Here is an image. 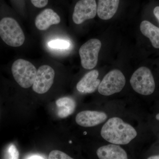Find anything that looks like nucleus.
Here are the masks:
<instances>
[{"instance_id": "nucleus-20", "label": "nucleus", "mask_w": 159, "mask_h": 159, "mask_svg": "<svg viewBox=\"0 0 159 159\" xmlns=\"http://www.w3.org/2000/svg\"><path fill=\"white\" fill-rule=\"evenodd\" d=\"M153 14L159 23V6H157L153 10Z\"/></svg>"}, {"instance_id": "nucleus-8", "label": "nucleus", "mask_w": 159, "mask_h": 159, "mask_svg": "<svg viewBox=\"0 0 159 159\" xmlns=\"http://www.w3.org/2000/svg\"><path fill=\"white\" fill-rule=\"evenodd\" d=\"M97 13L96 0H80L74 7L73 21L77 25H80L86 20L94 18Z\"/></svg>"}, {"instance_id": "nucleus-14", "label": "nucleus", "mask_w": 159, "mask_h": 159, "mask_svg": "<svg viewBox=\"0 0 159 159\" xmlns=\"http://www.w3.org/2000/svg\"><path fill=\"white\" fill-rule=\"evenodd\" d=\"M142 34L150 39L152 46L159 49V28L147 20H144L140 25Z\"/></svg>"}, {"instance_id": "nucleus-13", "label": "nucleus", "mask_w": 159, "mask_h": 159, "mask_svg": "<svg viewBox=\"0 0 159 159\" xmlns=\"http://www.w3.org/2000/svg\"><path fill=\"white\" fill-rule=\"evenodd\" d=\"M120 0H99L97 13L101 19L108 20L113 17L118 10Z\"/></svg>"}, {"instance_id": "nucleus-23", "label": "nucleus", "mask_w": 159, "mask_h": 159, "mask_svg": "<svg viewBox=\"0 0 159 159\" xmlns=\"http://www.w3.org/2000/svg\"><path fill=\"white\" fill-rule=\"evenodd\" d=\"M156 119L159 121V113L157 114L156 116Z\"/></svg>"}, {"instance_id": "nucleus-2", "label": "nucleus", "mask_w": 159, "mask_h": 159, "mask_svg": "<svg viewBox=\"0 0 159 159\" xmlns=\"http://www.w3.org/2000/svg\"><path fill=\"white\" fill-rule=\"evenodd\" d=\"M0 37L6 44L19 47L25 42L22 29L14 19L5 17L0 21Z\"/></svg>"}, {"instance_id": "nucleus-1", "label": "nucleus", "mask_w": 159, "mask_h": 159, "mask_svg": "<svg viewBox=\"0 0 159 159\" xmlns=\"http://www.w3.org/2000/svg\"><path fill=\"white\" fill-rule=\"evenodd\" d=\"M101 136L116 145L128 144L137 136L136 130L122 119L114 117L109 119L101 130Z\"/></svg>"}, {"instance_id": "nucleus-22", "label": "nucleus", "mask_w": 159, "mask_h": 159, "mask_svg": "<svg viewBox=\"0 0 159 159\" xmlns=\"http://www.w3.org/2000/svg\"><path fill=\"white\" fill-rule=\"evenodd\" d=\"M31 158H29V159H43V158L42 157L39 156H33L30 157Z\"/></svg>"}, {"instance_id": "nucleus-7", "label": "nucleus", "mask_w": 159, "mask_h": 159, "mask_svg": "<svg viewBox=\"0 0 159 159\" xmlns=\"http://www.w3.org/2000/svg\"><path fill=\"white\" fill-rule=\"evenodd\" d=\"M54 76L55 72L50 66H41L37 71L32 85L33 90L38 94L47 93L53 84Z\"/></svg>"}, {"instance_id": "nucleus-4", "label": "nucleus", "mask_w": 159, "mask_h": 159, "mask_svg": "<svg viewBox=\"0 0 159 159\" xmlns=\"http://www.w3.org/2000/svg\"><path fill=\"white\" fill-rule=\"evenodd\" d=\"M37 71L32 63L23 59L16 61L11 66L15 80L23 88H29L33 85Z\"/></svg>"}, {"instance_id": "nucleus-16", "label": "nucleus", "mask_w": 159, "mask_h": 159, "mask_svg": "<svg viewBox=\"0 0 159 159\" xmlns=\"http://www.w3.org/2000/svg\"><path fill=\"white\" fill-rule=\"evenodd\" d=\"M49 47L52 49H68L70 47V41L63 39H55L48 43Z\"/></svg>"}, {"instance_id": "nucleus-12", "label": "nucleus", "mask_w": 159, "mask_h": 159, "mask_svg": "<svg viewBox=\"0 0 159 159\" xmlns=\"http://www.w3.org/2000/svg\"><path fill=\"white\" fill-rule=\"evenodd\" d=\"M97 156L100 159H126L127 155L123 148L116 144L104 145L97 149Z\"/></svg>"}, {"instance_id": "nucleus-9", "label": "nucleus", "mask_w": 159, "mask_h": 159, "mask_svg": "<svg viewBox=\"0 0 159 159\" xmlns=\"http://www.w3.org/2000/svg\"><path fill=\"white\" fill-rule=\"evenodd\" d=\"M107 118V115L103 112L82 111L76 116V122L83 127H93L105 122Z\"/></svg>"}, {"instance_id": "nucleus-3", "label": "nucleus", "mask_w": 159, "mask_h": 159, "mask_svg": "<svg viewBox=\"0 0 159 159\" xmlns=\"http://www.w3.org/2000/svg\"><path fill=\"white\" fill-rule=\"evenodd\" d=\"M130 83L134 90L141 95H151L155 90L153 75L146 67H141L134 72L131 77Z\"/></svg>"}, {"instance_id": "nucleus-21", "label": "nucleus", "mask_w": 159, "mask_h": 159, "mask_svg": "<svg viewBox=\"0 0 159 159\" xmlns=\"http://www.w3.org/2000/svg\"><path fill=\"white\" fill-rule=\"evenodd\" d=\"M148 159H159V155H158L152 156L148 157Z\"/></svg>"}, {"instance_id": "nucleus-18", "label": "nucleus", "mask_w": 159, "mask_h": 159, "mask_svg": "<svg viewBox=\"0 0 159 159\" xmlns=\"http://www.w3.org/2000/svg\"><path fill=\"white\" fill-rule=\"evenodd\" d=\"M33 6L39 8L44 7L48 5V0H31Z\"/></svg>"}, {"instance_id": "nucleus-17", "label": "nucleus", "mask_w": 159, "mask_h": 159, "mask_svg": "<svg viewBox=\"0 0 159 159\" xmlns=\"http://www.w3.org/2000/svg\"><path fill=\"white\" fill-rule=\"evenodd\" d=\"M49 159H72L66 154L59 150L52 151L49 154Z\"/></svg>"}, {"instance_id": "nucleus-5", "label": "nucleus", "mask_w": 159, "mask_h": 159, "mask_svg": "<svg viewBox=\"0 0 159 159\" xmlns=\"http://www.w3.org/2000/svg\"><path fill=\"white\" fill-rule=\"evenodd\" d=\"M125 84V76L119 70L115 69L107 73L98 86V92L105 96L119 93Z\"/></svg>"}, {"instance_id": "nucleus-10", "label": "nucleus", "mask_w": 159, "mask_h": 159, "mask_svg": "<svg viewBox=\"0 0 159 159\" xmlns=\"http://www.w3.org/2000/svg\"><path fill=\"white\" fill-rule=\"evenodd\" d=\"M99 72L93 70L87 73L77 84V89L81 93H92L98 88L100 80L98 79Z\"/></svg>"}, {"instance_id": "nucleus-11", "label": "nucleus", "mask_w": 159, "mask_h": 159, "mask_svg": "<svg viewBox=\"0 0 159 159\" xmlns=\"http://www.w3.org/2000/svg\"><path fill=\"white\" fill-rule=\"evenodd\" d=\"M60 21V17L57 13L52 9H47L36 16L35 25L39 30L45 31L52 25H57Z\"/></svg>"}, {"instance_id": "nucleus-6", "label": "nucleus", "mask_w": 159, "mask_h": 159, "mask_svg": "<svg viewBox=\"0 0 159 159\" xmlns=\"http://www.w3.org/2000/svg\"><path fill=\"white\" fill-rule=\"evenodd\" d=\"M101 46V41L97 39L89 40L81 46L80 48L79 54L81 65L84 68L91 70L96 66Z\"/></svg>"}, {"instance_id": "nucleus-15", "label": "nucleus", "mask_w": 159, "mask_h": 159, "mask_svg": "<svg viewBox=\"0 0 159 159\" xmlns=\"http://www.w3.org/2000/svg\"><path fill=\"white\" fill-rule=\"evenodd\" d=\"M57 107V116L60 118H65L74 112L76 107V102L73 98L62 97L56 101Z\"/></svg>"}, {"instance_id": "nucleus-19", "label": "nucleus", "mask_w": 159, "mask_h": 159, "mask_svg": "<svg viewBox=\"0 0 159 159\" xmlns=\"http://www.w3.org/2000/svg\"><path fill=\"white\" fill-rule=\"evenodd\" d=\"M9 154L11 156V158L18 159L19 157V152L14 145H11L9 148Z\"/></svg>"}]
</instances>
